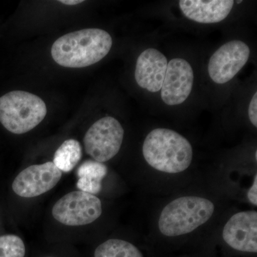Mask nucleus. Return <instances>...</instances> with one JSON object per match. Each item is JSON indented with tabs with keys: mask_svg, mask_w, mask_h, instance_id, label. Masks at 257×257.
<instances>
[{
	"mask_svg": "<svg viewBox=\"0 0 257 257\" xmlns=\"http://www.w3.org/2000/svg\"><path fill=\"white\" fill-rule=\"evenodd\" d=\"M112 46V39L100 29H84L57 39L51 50L57 64L69 68H82L97 63Z\"/></svg>",
	"mask_w": 257,
	"mask_h": 257,
	"instance_id": "f257e3e1",
	"label": "nucleus"
},
{
	"mask_svg": "<svg viewBox=\"0 0 257 257\" xmlns=\"http://www.w3.org/2000/svg\"><path fill=\"white\" fill-rule=\"evenodd\" d=\"M145 160L160 172L177 174L189 168L193 151L190 143L180 134L169 128H155L144 142Z\"/></svg>",
	"mask_w": 257,
	"mask_h": 257,
	"instance_id": "f03ea898",
	"label": "nucleus"
},
{
	"mask_svg": "<svg viewBox=\"0 0 257 257\" xmlns=\"http://www.w3.org/2000/svg\"><path fill=\"white\" fill-rule=\"evenodd\" d=\"M214 204L205 198L182 197L169 203L161 212L159 229L166 236H182L192 232L209 220Z\"/></svg>",
	"mask_w": 257,
	"mask_h": 257,
	"instance_id": "7ed1b4c3",
	"label": "nucleus"
},
{
	"mask_svg": "<svg viewBox=\"0 0 257 257\" xmlns=\"http://www.w3.org/2000/svg\"><path fill=\"white\" fill-rule=\"evenodd\" d=\"M47 111L45 101L32 93L13 91L0 97V122L15 135L36 127L45 119Z\"/></svg>",
	"mask_w": 257,
	"mask_h": 257,
	"instance_id": "20e7f679",
	"label": "nucleus"
},
{
	"mask_svg": "<svg viewBox=\"0 0 257 257\" xmlns=\"http://www.w3.org/2000/svg\"><path fill=\"white\" fill-rule=\"evenodd\" d=\"M124 131L119 121L111 116L96 121L87 130L84 138L87 154L101 163L117 155L122 145Z\"/></svg>",
	"mask_w": 257,
	"mask_h": 257,
	"instance_id": "39448f33",
	"label": "nucleus"
},
{
	"mask_svg": "<svg viewBox=\"0 0 257 257\" xmlns=\"http://www.w3.org/2000/svg\"><path fill=\"white\" fill-rule=\"evenodd\" d=\"M52 215L61 224L70 226H84L96 221L102 213L99 198L89 193L69 192L55 203Z\"/></svg>",
	"mask_w": 257,
	"mask_h": 257,
	"instance_id": "423d86ee",
	"label": "nucleus"
},
{
	"mask_svg": "<svg viewBox=\"0 0 257 257\" xmlns=\"http://www.w3.org/2000/svg\"><path fill=\"white\" fill-rule=\"evenodd\" d=\"M250 49L244 42L234 40L224 44L211 56L208 72L216 84H225L234 78L248 60Z\"/></svg>",
	"mask_w": 257,
	"mask_h": 257,
	"instance_id": "0eeeda50",
	"label": "nucleus"
},
{
	"mask_svg": "<svg viewBox=\"0 0 257 257\" xmlns=\"http://www.w3.org/2000/svg\"><path fill=\"white\" fill-rule=\"evenodd\" d=\"M61 172L53 162L30 166L22 171L13 181L15 194L23 198H33L45 194L58 184Z\"/></svg>",
	"mask_w": 257,
	"mask_h": 257,
	"instance_id": "6e6552de",
	"label": "nucleus"
},
{
	"mask_svg": "<svg viewBox=\"0 0 257 257\" xmlns=\"http://www.w3.org/2000/svg\"><path fill=\"white\" fill-rule=\"evenodd\" d=\"M194 72L192 66L183 59H173L167 64V72L161 89V96L167 105L182 104L192 92Z\"/></svg>",
	"mask_w": 257,
	"mask_h": 257,
	"instance_id": "1a4fd4ad",
	"label": "nucleus"
},
{
	"mask_svg": "<svg viewBox=\"0 0 257 257\" xmlns=\"http://www.w3.org/2000/svg\"><path fill=\"white\" fill-rule=\"evenodd\" d=\"M223 239L229 246L243 252H257V212L241 211L225 224Z\"/></svg>",
	"mask_w": 257,
	"mask_h": 257,
	"instance_id": "9d476101",
	"label": "nucleus"
},
{
	"mask_svg": "<svg viewBox=\"0 0 257 257\" xmlns=\"http://www.w3.org/2000/svg\"><path fill=\"white\" fill-rule=\"evenodd\" d=\"M167 58L156 49L150 48L139 56L135 77L138 85L150 92L161 90L167 68Z\"/></svg>",
	"mask_w": 257,
	"mask_h": 257,
	"instance_id": "9b49d317",
	"label": "nucleus"
},
{
	"mask_svg": "<svg viewBox=\"0 0 257 257\" xmlns=\"http://www.w3.org/2000/svg\"><path fill=\"white\" fill-rule=\"evenodd\" d=\"M232 0H181L179 5L184 16L197 23H218L226 19L234 6Z\"/></svg>",
	"mask_w": 257,
	"mask_h": 257,
	"instance_id": "f8f14e48",
	"label": "nucleus"
},
{
	"mask_svg": "<svg viewBox=\"0 0 257 257\" xmlns=\"http://www.w3.org/2000/svg\"><path fill=\"white\" fill-rule=\"evenodd\" d=\"M107 167L101 162L94 160H86L77 169L78 181L77 187L82 192L89 194H99L101 183L107 174Z\"/></svg>",
	"mask_w": 257,
	"mask_h": 257,
	"instance_id": "ddd939ff",
	"label": "nucleus"
},
{
	"mask_svg": "<svg viewBox=\"0 0 257 257\" xmlns=\"http://www.w3.org/2000/svg\"><path fill=\"white\" fill-rule=\"evenodd\" d=\"M82 157V147L75 140L64 141L54 155V165L61 172H71L79 163Z\"/></svg>",
	"mask_w": 257,
	"mask_h": 257,
	"instance_id": "4468645a",
	"label": "nucleus"
},
{
	"mask_svg": "<svg viewBox=\"0 0 257 257\" xmlns=\"http://www.w3.org/2000/svg\"><path fill=\"white\" fill-rule=\"evenodd\" d=\"M94 257H144L133 243L124 240L111 239L101 243L94 251Z\"/></svg>",
	"mask_w": 257,
	"mask_h": 257,
	"instance_id": "2eb2a0df",
	"label": "nucleus"
},
{
	"mask_svg": "<svg viewBox=\"0 0 257 257\" xmlns=\"http://www.w3.org/2000/svg\"><path fill=\"white\" fill-rule=\"evenodd\" d=\"M23 239L14 234L0 236V257H25Z\"/></svg>",
	"mask_w": 257,
	"mask_h": 257,
	"instance_id": "dca6fc26",
	"label": "nucleus"
},
{
	"mask_svg": "<svg viewBox=\"0 0 257 257\" xmlns=\"http://www.w3.org/2000/svg\"><path fill=\"white\" fill-rule=\"evenodd\" d=\"M248 117L255 127L257 126V93H254L249 106H248Z\"/></svg>",
	"mask_w": 257,
	"mask_h": 257,
	"instance_id": "f3484780",
	"label": "nucleus"
},
{
	"mask_svg": "<svg viewBox=\"0 0 257 257\" xmlns=\"http://www.w3.org/2000/svg\"><path fill=\"white\" fill-rule=\"evenodd\" d=\"M247 198L249 202L253 205L257 206V175L255 176L251 188L247 192Z\"/></svg>",
	"mask_w": 257,
	"mask_h": 257,
	"instance_id": "a211bd4d",
	"label": "nucleus"
},
{
	"mask_svg": "<svg viewBox=\"0 0 257 257\" xmlns=\"http://www.w3.org/2000/svg\"><path fill=\"white\" fill-rule=\"evenodd\" d=\"M60 3L67 5H76L80 4L83 3V1L82 0H62V1H60Z\"/></svg>",
	"mask_w": 257,
	"mask_h": 257,
	"instance_id": "6ab92c4d",
	"label": "nucleus"
},
{
	"mask_svg": "<svg viewBox=\"0 0 257 257\" xmlns=\"http://www.w3.org/2000/svg\"><path fill=\"white\" fill-rule=\"evenodd\" d=\"M237 3L240 4V3H242V1H238Z\"/></svg>",
	"mask_w": 257,
	"mask_h": 257,
	"instance_id": "aec40b11",
	"label": "nucleus"
},
{
	"mask_svg": "<svg viewBox=\"0 0 257 257\" xmlns=\"http://www.w3.org/2000/svg\"><path fill=\"white\" fill-rule=\"evenodd\" d=\"M47 257H51V256H47Z\"/></svg>",
	"mask_w": 257,
	"mask_h": 257,
	"instance_id": "412c9836",
	"label": "nucleus"
}]
</instances>
